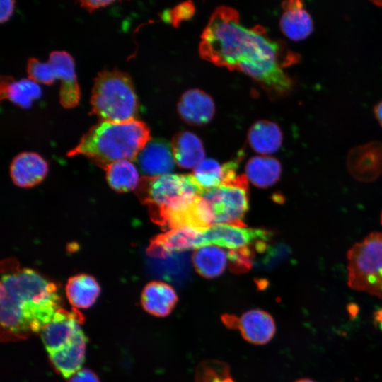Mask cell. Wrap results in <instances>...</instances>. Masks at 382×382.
<instances>
[{"label": "cell", "instance_id": "13", "mask_svg": "<svg viewBox=\"0 0 382 382\" xmlns=\"http://www.w3.org/2000/svg\"><path fill=\"white\" fill-rule=\"evenodd\" d=\"M141 171L146 177L170 174L175 168L171 144L163 139L149 141L137 156Z\"/></svg>", "mask_w": 382, "mask_h": 382}, {"label": "cell", "instance_id": "34", "mask_svg": "<svg viewBox=\"0 0 382 382\" xmlns=\"http://www.w3.org/2000/svg\"><path fill=\"white\" fill-rule=\"evenodd\" d=\"M14 1L12 0H1L0 1V8H1V14H0V21L4 23L9 19L11 17L13 8H14Z\"/></svg>", "mask_w": 382, "mask_h": 382}, {"label": "cell", "instance_id": "15", "mask_svg": "<svg viewBox=\"0 0 382 382\" xmlns=\"http://www.w3.org/2000/svg\"><path fill=\"white\" fill-rule=\"evenodd\" d=\"M282 6L284 13L279 20V27L283 34L294 41L308 37L313 32V22L309 13L303 8V2L284 1Z\"/></svg>", "mask_w": 382, "mask_h": 382}, {"label": "cell", "instance_id": "32", "mask_svg": "<svg viewBox=\"0 0 382 382\" xmlns=\"http://www.w3.org/2000/svg\"><path fill=\"white\" fill-rule=\"evenodd\" d=\"M67 382H100V380L95 372L84 368L69 377Z\"/></svg>", "mask_w": 382, "mask_h": 382}, {"label": "cell", "instance_id": "5", "mask_svg": "<svg viewBox=\"0 0 382 382\" xmlns=\"http://www.w3.org/2000/svg\"><path fill=\"white\" fill-rule=\"evenodd\" d=\"M91 105V114L102 121L134 120L139 104L130 76L117 70L98 73L92 88Z\"/></svg>", "mask_w": 382, "mask_h": 382}, {"label": "cell", "instance_id": "20", "mask_svg": "<svg viewBox=\"0 0 382 382\" xmlns=\"http://www.w3.org/2000/svg\"><path fill=\"white\" fill-rule=\"evenodd\" d=\"M87 342L88 338L81 330L69 347L49 354L52 366L64 378H69L81 369Z\"/></svg>", "mask_w": 382, "mask_h": 382}, {"label": "cell", "instance_id": "8", "mask_svg": "<svg viewBox=\"0 0 382 382\" xmlns=\"http://www.w3.org/2000/svg\"><path fill=\"white\" fill-rule=\"evenodd\" d=\"M84 316L76 308L59 309L42 329L41 337L48 354L69 347L82 330Z\"/></svg>", "mask_w": 382, "mask_h": 382}, {"label": "cell", "instance_id": "17", "mask_svg": "<svg viewBox=\"0 0 382 382\" xmlns=\"http://www.w3.org/2000/svg\"><path fill=\"white\" fill-rule=\"evenodd\" d=\"M240 158L238 157L224 164L213 158L204 159L194 168L192 177L202 192L214 189L238 176L236 171Z\"/></svg>", "mask_w": 382, "mask_h": 382}, {"label": "cell", "instance_id": "26", "mask_svg": "<svg viewBox=\"0 0 382 382\" xmlns=\"http://www.w3.org/2000/svg\"><path fill=\"white\" fill-rule=\"evenodd\" d=\"M282 173L280 163L274 158L254 156L246 163L245 173L251 183L258 187H268L279 180Z\"/></svg>", "mask_w": 382, "mask_h": 382}, {"label": "cell", "instance_id": "25", "mask_svg": "<svg viewBox=\"0 0 382 382\" xmlns=\"http://www.w3.org/2000/svg\"><path fill=\"white\" fill-rule=\"evenodd\" d=\"M1 100L8 99L23 108H30L32 100L41 96V88L30 79L15 81L11 77H4L0 85Z\"/></svg>", "mask_w": 382, "mask_h": 382}, {"label": "cell", "instance_id": "29", "mask_svg": "<svg viewBox=\"0 0 382 382\" xmlns=\"http://www.w3.org/2000/svg\"><path fill=\"white\" fill-rule=\"evenodd\" d=\"M27 71L29 79L36 83L50 85L56 79L54 70L50 63L40 62L35 58L28 59Z\"/></svg>", "mask_w": 382, "mask_h": 382}, {"label": "cell", "instance_id": "9", "mask_svg": "<svg viewBox=\"0 0 382 382\" xmlns=\"http://www.w3.org/2000/svg\"><path fill=\"white\" fill-rule=\"evenodd\" d=\"M271 233L262 228H249L228 224H216L203 231V246L214 245L229 250L255 245L268 241Z\"/></svg>", "mask_w": 382, "mask_h": 382}, {"label": "cell", "instance_id": "36", "mask_svg": "<svg viewBox=\"0 0 382 382\" xmlns=\"http://www.w3.org/2000/svg\"><path fill=\"white\" fill-rule=\"evenodd\" d=\"M295 382H315L311 379H308V378H303V379H300V380H298Z\"/></svg>", "mask_w": 382, "mask_h": 382}, {"label": "cell", "instance_id": "30", "mask_svg": "<svg viewBox=\"0 0 382 382\" xmlns=\"http://www.w3.org/2000/svg\"><path fill=\"white\" fill-rule=\"evenodd\" d=\"M197 378L199 382H232L228 369L217 362L204 364Z\"/></svg>", "mask_w": 382, "mask_h": 382}, {"label": "cell", "instance_id": "35", "mask_svg": "<svg viewBox=\"0 0 382 382\" xmlns=\"http://www.w3.org/2000/svg\"><path fill=\"white\" fill-rule=\"evenodd\" d=\"M374 112L379 125L382 127V100L375 105Z\"/></svg>", "mask_w": 382, "mask_h": 382}, {"label": "cell", "instance_id": "11", "mask_svg": "<svg viewBox=\"0 0 382 382\" xmlns=\"http://www.w3.org/2000/svg\"><path fill=\"white\" fill-rule=\"evenodd\" d=\"M347 166L351 175L359 181L376 180L382 173V143L373 141L353 148Z\"/></svg>", "mask_w": 382, "mask_h": 382}, {"label": "cell", "instance_id": "12", "mask_svg": "<svg viewBox=\"0 0 382 382\" xmlns=\"http://www.w3.org/2000/svg\"><path fill=\"white\" fill-rule=\"evenodd\" d=\"M48 62L54 70L56 79L61 81V105L64 108H75L79 102L81 94L71 56L65 51H54L50 53Z\"/></svg>", "mask_w": 382, "mask_h": 382}, {"label": "cell", "instance_id": "21", "mask_svg": "<svg viewBox=\"0 0 382 382\" xmlns=\"http://www.w3.org/2000/svg\"><path fill=\"white\" fill-rule=\"evenodd\" d=\"M171 147L175 162L183 168H195L204 158V149L200 139L194 133L183 131L173 138Z\"/></svg>", "mask_w": 382, "mask_h": 382}, {"label": "cell", "instance_id": "16", "mask_svg": "<svg viewBox=\"0 0 382 382\" xmlns=\"http://www.w3.org/2000/svg\"><path fill=\"white\" fill-rule=\"evenodd\" d=\"M47 162L34 152H23L12 161L11 176L14 184L21 187H30L40 183L47 175Z\"/></svg>", "mask_w": 382, "mask_h": 382}, {"label": "cell", "instance_id": "31", "mask_svg": "<svg viewBox=\"0 0 382 382\" xmlns=\"http://www.w3.org/2000/svg\"><path fill=\"white\" fill-rule=\"evenodd\" d=\"M195 8L192 1H185L176 5L173 8L166 10L161 14V18L166 23L178 27L180 23L192 17Z\"/></svg>", "mask_w": 382, "mask_h": 382}, {"label": "cell", "instance_id": "10", "mask_svg": "<svg viewBox=\"0 0 382 382\" xmlns=\"http://www.w3.org/2000/svg\"><path fill=\"white\" fill-rule=\"evenodd\" d=\"M205 228L182 227L169 230L151 240L147 253L156 258H165L175 252L203 246Z\"/></svg>", "mask_w": 382, "mask_h": 382}, {"label": "cell", "instance_id": "27", "mask_svg": "<svg viewBox=\"0 0 382 382\" xmlns=\"http://www.w3.org/2000/svg\"><path fill=\"white\" fill-rule=\"evenodd\" d=\"M110 187L117 192L136 190L139 178L134 165L128 160L116 161L103 167Z\"/></svg>", "mask_w": 382, "mask_h": 382}, {"label": "cell", "instance_id": "3", "mask_svg": "<svg viewBox=\"0 0 382 382\" xmlns=\"http://www.w3.org/2000/svg\"><path fill=\"white\" fill-rule=\"evenodd\" d=\"M150 140V129L142 121L101 120L91 127L66 155L85 156L103 168L116 161L137 160Z\"/></svg>", "mask_w": 382, "mask_h": 382}, {"label": "cell", "instance_id": "33", "mask_svg": "<svg viewBox=\"0 0 382 382\" xmlns=\"http://www.w3.org/2000/svg\"><path fill=\"white\" fill-rule=\"evenodd\" d=\"M114 2L115 1L110 0H86L80 1V5L81 7L85 8L89 12H92L96 9L105 7Z\"/></svg>", "mask_w": 382, "mask_h": 382}, {"label": "cell", "instance_id": "14", "mask_svg": "<svg viewBox=\"0 0 382 382\" xmlns=\"http://www.w3.org/2000/svg\"><path fill=\"white\" fill-rule=\"evenodd\" d=\"M180 117L192 125L209 123L215 112V105L212 97L204 91L193 88L185 91L178 103Z\"/></svg>", "mask_w": 382, "mask_h": 382}, {"label": "cell", "instance_id": "1", "mask_svg": "<svg viewBox=\"0 0 382 382\" xmlns=\"http://www.w3.org/2000/svg\"><path fill=\"white\" fill-rule=\"evenodd\" d=\"M204 60L251 77L277 96L289 93L294 83L284 69L299 59L283 42L271 38L265 28H246L236 10L217 7L204 28L199 45Z\"/></svg>", "mask_w": 382, "mask_h": 382}, {"label": "cell", "instance_id": "19", "mask_svg": "<svg viewBox=\"0 0 382 382\" xmlns=\"http://www.w3.org/2000/svg\"><path fill=\"white\" fill-rule=\"evenodd\" d=\"M178 296L168 284L161 281L148 283L141 292V305L149 313L156 317L168 316L175 307Z\"/></svg>", "mask_w": 382, "mask_h": 382}, {"label": "cell", "instance_id": "24", "mask_svg": "<svg viewBox=\"0 0 382 382\" xmlns=\"http://www.w3.org/2000/svg\"><path fill=\"white\" fill-rule=\"evenodd\" d=\"M227 260L228 253L214 245L196 248L192 255V262L196 271L202 277L208 279L221 275L225 270Z\"/></svg>", "mask_w": 382, "mask_h": 382}, {"label": "cell", "instance_id": "18", "mask_svg": "<svg viewBox=\"0 0 382 382\" xmlns=\"http://www.w3.org/2000/svg\"><path fill=\"white\" fill-rule=\"evenodd\" d=\"M237 327L243 337L255 345L268 342L276 330L272 316L260 309H253L244 313L238 320Z\"/></svg>", "mask_w": 382, "mask_h": 382}, {"label": "cell", "instance_id": "22", "mask_svg": "<svg viewBox=\"0 0 382 382\" xmlns=\"http://www.w3.org/2000/svg\"><path fill=\"white\" fill-rule=\"evenodd\" d=\"M248 140L250 146L261 154L277 151L282 144L283 134L279 127L269 120H258L249 129Z\"/></svg>", "mask_w": 382, "mask_h": 382}, {"label": "cell", "instance_id": "4", "mask_svg": "<svg viewBox=\"0 0 382 382\" xmlns=\"http://www.w3.org/2000/svg\"><path fill=\"white\" fill-rule=\"evenodd\" d=\"M192 174H167L140 178L135 193L159 225L168 215L189 208L202 193Z\"/></svg>", "mask_w": 382, "mask_h": 382}, {"label": "cell", "instance_id": "23", "mask_svg": "<svg viewBox=\"0 0 382 382\" xmlns=\"http://www.w3.org/2000/svg\"><path fill=\"white\" fill-rule=\"evenodd\" d=\"M65 291L74 308H88L96 301L100 293V287L93 277L79 274L68 279Z\"/></svg>", "mask_w": 382, "mask_h": 382}, {"label": "cell", "instance_id": "2", "mask_svg": "<svg viewBox=\"0 0 382 382\" xmlns=\"http://www.w3.org/2000/svg\"><path fill=\"white\" fill-rule=\"evenodd\" d=\"M57 286L37 272L21 268L16 260L1 263L0 287L1 339L25 340L41 332L62 308Z\"/></svg>", "mask_w": 382, "mask_h": 382}, {"label": "cell", "instance_id": "7", "mask_svg": "<svg viewBox=\"0 0 382 382\" xmlns=\"http://www.w3.org/2000/svg\"><path fill=\"white\" fill-rule=\"evenodd\" d=\"M212 218L213 225L245 226L243 218L248 209L249 188L245 175L201 194Z\"/></svg>", "mask_w": 382, "mask_h": 382}, {"label": "cell", "instance_id": "28", "mask_svg": "<svg viewBox=\"0 0 382 382\" xmlns=\"http://www.w3.org/2000/svg\"><path fill=\"white\" fill-rule=\"evenodd\" d=\"M256 250L255 245L244 247L228 251V259L231 270L236 273H242L250 270Z\"/></svg>", "mask_w": 382, "mask_h": 382}, {"label": "cell", "instance_id": "6", "mask_svg": "<svg viewBox=\"0 0 382 382\" xmlns=\"http://www.w3.org/2000/svg\"><path fill=\"white\" fill-rule=\"evenodd\" d=\"M348 284L382 298V233H374L347 253Z\"/></svg>", "mask_w": 382, "mask_h": 382}]
</instances>
